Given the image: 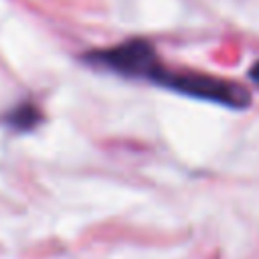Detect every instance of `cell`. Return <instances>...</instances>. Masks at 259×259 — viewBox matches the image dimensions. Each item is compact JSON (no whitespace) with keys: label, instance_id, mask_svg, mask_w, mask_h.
<instances>
[{"label":"cell","instance_id":"cell-1","mask_svg":"<svg viewBox=\"0 0 259 259\" xmlns=\"http://www.w3.org/2000/svg\"><path fill=\"white\" fill-rule=\"evenodd\" d=\"M142 79L156 83L160 87H166L170 91L182 93L186 97L210 101V103L225 105L231 109H245L251 103V95L243 85L214 77V75H206V73L168 69L164 67V63H160L158 55L150 61Z\"/></svg>","mask_w":259,"mask_h":259},{"label":"cell","instance_id":"cell-3","mask_svg":"<svg viewBox=\"0 0 259 259\" xmlns=\"http://www.w3.org/2000/svg\"><path fill=\"white\" fill-rule=\"evenodd\" d=\"M249 77H251V79H253V83L259 87V61H257V63L251 67V71H249Z\"/></svg>","mask_w":259,"mask_h":259},{"label":"cell","instance_id":"cell-2","mask_svg":"<svg viewBox=\"0 0 259 259\" xmlns=\"http://www.w3.org/2000/svg\"><path fill=\"white\" fill-rule=\"evenodd\" d=\"M40 119H42L40 109H38L34 103H30V101H24V103L14 105V107H12L10 111H6V115H4V121H6L12 130H18V132L32 130Z\"/></svg>","mask_w":259,"mask_h":259}]
</instances>
